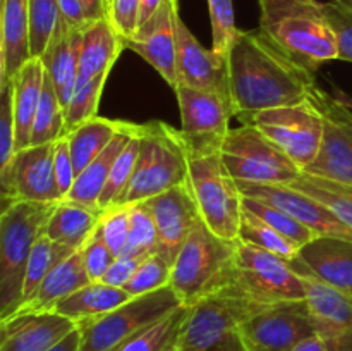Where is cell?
<instances>
[{"mask_svg":"<svg viewBox=\"0 0 352 351\" xmlns=\"http://www.w3.org/2000/svg\"><path fill=\"white\" fill-rule=\"evenodd\" d=\"M227 62L234 116L301 103L316 86L315 72L282 54L260 30L239 31Z\"/></svg>","mask_w":352,"mask_h":351,"instance_id":"cell-1","label":"cell"},{"mask_svg":"<svg viewBox=\"0 0 352 351\" xmlns=\"http://www.w3.org/2000/svg\"><path fill=\"white\" fill-rule=\"evenodd\" d=\"M260 28L272 45L301 67L315 72L339 58L333 31L318 0H258Z\"/></svg>","mask_w":352,"mask_h":351,"instance_id":"cell-2","label":"cell"},{"mask_svg":"<svg viewBox=\"0 0 352 351\" xmlns=\"http://www.w3.org/2000/svg\"><path fill=\"white\" fill-rule=\"evenodd\" d=\"M222 140V136H186L188 184L203 222L223 240L236 241L243 217V193L220 153Z\"/></svg>","mask_w":352,"mask_h":351,"instance_id":"cell-3","label":"cell"},{"mask_svg":"<svg viewBox=\"0 0 352 351\" xmlns=\"http://www.w3.org/2000/svg\"><path fill=\"white\" fill-rule=\"evenodd\" d=\"M58 202H19L2 196L0 215V320L12 315L23 299L24 274L34 243L45 233Z\"/></svg>","mask_w":352,"mask_h":351,"instance_id":"cell-4","label":"cell"},{"mask_svg":"<svg viewBox=\"0 0 352 351\" xmlns=\"http://www.w3.org/2000/svg\"><path fill=\"white\" fill-rule=\"evenodd\" d=\"M234 282L220 286L192 306L175 339L177 351H246L239 336L244 319L260 310Z\"/></svg>","mask_w":352,"mask_h":351,"instance_id":"cell-5","label":"cell"},{"mask_svg":"<svg viewBox=\"0 0 352 351\" xmlns=\"http://www.w3.org/2000/svg\"><path fill=\"white\" fill-rule=\"evenodd\" d=\"M188 141L181 129L160 123L141 124L136 167L119 206L146 202L188 182Z\"/></svg>","mask_w":352,"mask_h":351,"instance_id":"cell-6","label":"cell"},{"mask_svg":"<svg viewBox=\"0 0 352 351\" xmlns=\"http://www.w3.org/2000/svg\"><path fill=\"white\" fill-rule=\"evenodd\" d=\"M234 253L236 241L220 237L199 217L172 264L170 288L182 305L192 306L230 282Z\"/></svg>","mask_w":352,"mask_h":351,"instance_id":"cell-7","label":"cell"},{"mask_svg":"<svg viewBox=\"0 0 352 351\" xmlns=\"http://www.w3.org/2000/svg\"><path fill=\"white\" fill-rule=\"evenodd\" d=\"M181 306L184 305L170 286L134 296L113 312L79 323V351H116L134 334L148 329Z\"/></svg>","mask_w":352,"mask_h":351,"instance_id":"cell-8","label":"cell"},{"mask_svg":"<svg viewBox=\"0 0 352 351\" xmlns=\"http://www.w3.org/2000/svg\"><path fill=\"white\" fill-rule=\"evenodd\" d=\"M230 282L260 305L306 299V282L291 262L241 240H236Z\"/></svg>","mask_w":352,"mask_h":351,"instance_id":"cell-9","label":"cell"},{"mask_svg":"<svg viewBox=\"0 0 352 351\" xmlns=\"http://www.w3.org/2000/svg\"><path fill=\"white\" fill-rule=\"evenodd\" d=\"M220 153L236 181L289 184L302 174L292 158L251 124L227 131Z\"/></svg>","mask_w":352,"mask_h":351,"instance_id":"cell-10","label":"cell"},{"mask_svg":"<svg viewBox=\"0 0 352 351\" xmlns=\"http://www.w3.org/2000/svg\"><path fill=\"white\" fill-rule=\"evenodd\" d=\"M243 124H251L277 145L305 171L322 150L323 117L311 100L277 109L241 114Z\"/></svg>","mask_w":352,"mask_h":351,"instance_id":"cell-11","label":"cell"},{"mask_svg":"<svg viewBox=\"0 0 352 351\" xmlns=\"http://www.w3.org/2000/svg\"><path fill=\"white\" fill-rule=\"evenodd\" d=\"M246 351H294L298 344L316 336L306 299L261 306L239 326Z\"/></svg>","mask_w":352,"mask_h":351,"instance_id":"cell-12","label":"cell"},{"mask_svg":"<svg viewBox=\"0 0 352 351\" xmlns=\"http://www.w3.org/2000/svg\"><path fill=\"white\" fill-rule=\"evenodd\" d=\"M309 100L323 117V143L318 157L302 172L352 186V112L318 85Z\"/></svg>","mask_w":352,"mask_h":351,"instance_id":"cell-13","label":"cell"},{"mask_svg":"<svg viewBox=\"0 0 352 351\" xmlns=\"http://www.w3.org/2000/svg\"><path fill=\"white\" fill-rule=\"evenodd\" d=\"M54 155L55 141L30 145L17 150L9 167L0 172L2 196L19 202H60L62 195L55 179Z\"/></svg>","mask_w":352,"mask_h":351,"instance_id":"cell-14","label":"cell"},{"mask_svg":"<svg viewBox=\"0 0 352 351\" xmlns=\"http://www.w3.org/2000/svg\"><path fill=\"white\" fill-rule=\"evenodd\" d=\"M237 184L243 196L278 206L313 231L316 236L342 237L352 241V229L349 226H346L329 206L299 189L287 184H260L243 181H237Z\"/></svg>","mask_w":352,"mask_h":351,"instance_id":"cell-15","label":"cell"},{"mask_svg":"<svg viewBox=\"0 0 352 351\" xmlns=\"http://www.w3.org/2000/svg\"><path fill=\"white\" fill-rule=\"evenodd\" d=\"M177 16L179 0H164L160 9L126 40V48L141 55L174 89L177 88Z\"/></svg>","mask_w":352,"mask_h":351,"instance_id":"cell-16","label":"cell"},{"mask_svg":"<svg viewBox=\"0 0 352 351\" xmlns=\"http://www.w3.org/2000/svg\"><path fill=\"white\" fill-rule=\"evenodd\" d=\"M175 28H177V86L184 85L205 92H215L230 100L229 62L226 55L203 47L186 26L181 14L175 21Z\"/></svg>","mask_w":352,"mask_h":351,"instance_id":"cell-17","label":"cell"},{"mask_svg":"<svg viewBox=\"0 0 352 351\" xmlns=\"http://www.w3.org/2000/svg\"><path fill=\"white\" fill-rule=\"evenodd\" d=\"M143 203L150 209L155 226H157V253L174 264L182 244L186 243L192 227L199 219V210L191 188L186 182V184L175 186V188L160 193Z\"/></svg>","mask_w":352,"mask_h":351,"instance_id":"cell-18","label":"cell"},{"mask_svg":"<svg viewBox=\"0 0 352 351\" xmlns=\"http://www.w3.org/2000/svg\"><path fill=\"white\" fill-rule=\"evenodd\" d=\"M78 327L55 310L16 312L0 320V351H50Z\"/></svg>","mask_w":352,"mask_h":351,"instance_id":"cell-19","label":"cell"},{"mask_svg":"<svg viewBox=\"0 0 352 351\" xmlns=\"http://www.w3.org/2000/svg\"><path fill=\"white\" fill-rule=\"evenodd\" d=\"M301 277L316 334L332 351H352V296L308 275Z\"/></svg>","mask_w":352,"mask_h":351,"instance_id":"cell-20","label":"cell"},{"mask_svg":"<svg viewBox=\"0 0 352 351\" xmlns=\"http://www.w3.org/2000/svg\"><path fill=\"white\" fill-rule=\"evenodd\" d=\"M291 265L299 275H308L352 296V241L316 236L299 248Z\"/></svg>","mask_w":352,"mask_h":351,"instance_id":"cell-21","label":"cell"},{"mask_svg":"<svg viewBox=\"0 0 352 351\" xmlns=\"http://www.w3.org/2000/svg\"><path fill=\"white\" fill-rule=\"evenodd\" d=\"M181 109L182 127L186 136H226L234 109L229 98L215 92H205L179 85L174 89Z\"/></svg>","mask_w":352,"mask_h":351,"instance_id":"cell-22","label":"cell"},{"mask_svg":"<svg viewBox=\"0 0 352 351\" xmlns=\"http://www.w3.org/2000/svg\"><path fill=\"white\" fill-rule=\"evenodd\" d=\"M124 48L126 41L116 30L110 17H102L86 24L81 31L79 76L76 89L98 76L110 74Z\"/></svg>","mask_w":352,"mask_h":351,"instance_id":"cell-23","label":"cell"},{"mask_svg":"<svg viewBox=\"0 0 352 351\" xmlns=\"http://www.w3.org/2000/svg\"><path fill=\"white\" fill-rule=\"evenodd\" d=\"M30 58V0H2L0 85L9 83Z\"/></svg>","mask_w":352,"mask_h":351,"instance_id":"cell-24","label":"cell"},{"mask_svg":"<svg viewBox=\"0 0 352 351\" xmlns=\"http://www.w3.org/2000/svg\"><path fill=\"white\" fill-rule=\"evenodd\" d=\"M81 31L82 30H72L62 21L47 52L41 57L47 76L54 83L55 92H57L64 109L71 102L76 86H78Z\"/></svg>","mask_w":352,"mask_h":351,"instance_id":"cell-25","label":"cell"},{"mask_svg":"<svg viewBox=\"0 0 352 351\" xmlns=\"http://www.w3.org/2000/svg\"><path fill=\"white\" fill-rule=\"evenodd\" d=\"M138 124L126 123L122 120V126L117 131V134L113 136V140L110 141L109 147L81 172L76 178L74 186L69 191V195L65 196V200H72V202H78L81 205L91 206V209H100L98 202L100 196H102L103 189H105L107 181H109V176L112 172L113 164H116L117 157L120 155V151L126 148V145L129 143V140L133 138V134L136 133Z\"/></svg>","mask_w":352,"mask_h":351,"instance_id":"cell-26","label":"cell"},{"mask_svg":"<svg viewBox=\"0 0 352 351\" xmlns=\"http://www.w3.org/2000/svg\"><path fill=\"white\" fill-rule=\"evenodd\" d=\"M14 117H16V151L28 148L33 136L34 117L40 107L45 85V65L41 58H30L12 78Z\"/></svg>","mask_w":352,"mask_h":351,"instance_id":"cell-27","label":"cell"},{"mask_svg":"<svg viewBox=\"0 0 352 351\" xmlns=\"http://www.w3.org/2000/svg\"><path fill=\"white\" fill-rule=\"evenodd\" d=\"M89 282L91 279L86 272L81 250L74 251L52 268L36 292L17 312H50L58 301Z\"/></svg>","mask_w":352,"mask_h":351,"instance_id":"cell-28","label":"cell"},{"mask_svg":"<svg viewBox=\"0 0 352 351\" xmlns=\"http://www.w3.org/2000/svg\"><path fill=\"white\" fill-rule=\"evenodd\" d=\"M103 212L105 210L91 209V206L64 198L57 203L52 212L43 234L50 237L54 243L78 251L98 229Z\"/></svg>","mask_w":352,"mask_h":351,"instance_id":"cell-29","label":"cell"},{"mask_svg":"<svg viewBox=\"0 0 352 351\" xmlns=\"http://www.w3.org/2000/svg\"><path fill=\"white\" fill-rule=\"evenodd\" d=\"M131 298L133 296L124 291L122 288H113L102 281H91L89 284L82 286L81 289L58 301L54 310L60 315L74 320L76 323H82L113 312L124 303L129 301Z\"/></svg>","mask_w":352,"mask_h":351,"instance_id":"cell-30","label":"cell"},{"mask_svg":"<svg viewBox=\"0 0 352 351\" xmlns=\"http://www.w3.org/2000/svg\"><path fill=\"white\" fill-rule=\"evenodd\" d=\"M122 126V120L105 119V117H93L91 120L82 126L76 127L67 136L69 148H71L72 164L76 174H81L103 150L110 145L117 131Z\"/></svg>","mask_w":352,"mask_h":351,"instance_id":"cell-31","label":"cell"},{"mask_svg":"<svg viewBox=\"0 0 352 351\" xmlns=\"http://www.w3.org/2000/svg\"><path fill=\"white\" fill-rule=\"evenodd\" d=\"M287 186L322 202L352 229V186L306 174V172H302L298 179L289 182Z\"/></svg>","mask_w":352,"mask_h":351,"instance_id":"cell-32","label":"cell"},{"mask_svg":"<svg viewBox=\"0 0 352 351\" xmlns=\"http://www.w3.org/2000/svg\"><path fill=\"white\" fill-rule=\"evenodd\" d=\"M72 253H74V250H71V248L67 246H62V244L54 243V241H52L48 236H45V234H41V236L38 237V241L34 243L33 251H31L30 260H28L26 274H24L23 299H21V306H23L28 299H31V296L36 292V289L40 288V284L45 281V277L50 274L52 268H54L57 264H60L64 258H67L69 255Z\"/></svg>","mask_w":352,"mask_h":351,"instance_id":"cell-33","label":"cell"},{"mask_svg":"<svg viewBox=\"0 0 352 351\" xmlns=\"http://www.w3.org/2000/svg\"><path fill=\"white\" fill-rule=\"evenodd\" d=\"M65 136V110L55 92L54 83L45 71V85L41 92L40 107L34 117L31 145L54 143L58 138Z\"/></svg>","mask_w":352,"mask_h":351,"instance_id":"cell-34","label":"cell"},{"mask_svg":"<svg viewBox=\"0 0 352 351\" xmlns=\"http://www.w3.org/2000/svg\"><path fill=\"white\" fill-rule=\"evenodd\" d=\"M237 240L244 241L253 246L263 248V250L272 251V253L278 255V257L285 258V260L292 262L298 257L299 246L282 236L280 233L268 226L265 220H261L256 213L251 210L244 209L243 206V217H241V226H239V237Z\"/></svg>","mask_w":352,"mask_h":351,"instance_id":"cell-35","label":"cell"},{"mask_svg":"<svg viewBox=\"0 0 352 351\" xmlns=\"http://www.w3.org/2000/svg\"><path fill=\"white\" fill-rule=\"evenodd\" d=\"M140 147H141V124H138L136 133L133 134V138L129 140V143L126 145L120 155L117 157L116 164H113L112 172L109 176V181H107L105 189H103L102 196H100V209L109 210L112 206H119L122 202L124 195L127 191V186H129L131 179H133L134 167H136L138 155H140Z\"/></svg>","mask_w":352,"mask_h":351,"instance_id":"cell-36","label":"cell"},{"mask_svg":"<svg viewBox=\"0 0 352 351\" xmlns=\"http://www.w3.org/2000/svg\"><path fill=\"white\" fill-rule=\"evenodd\" d=\"M188 313L189 306H181L148 329L134 334L126 343L120 344L116 351H164L165 348L175 343Z\"/></svg>","mask_w":352,"mask_h":351,"instance_id":"cell-37","label":"cell"},{"mask_svg":"<svg viewBox=\"0 0 352 351\" xmlns=\"http://www.w3.org/2000/svg\"><path fill=\"white\" fill-rule=\"evenodd\" d=\"M62 23L57 0H30L31 58H41Z\"/></svg>","mask_w":352,"mask_h":351,"instance_id":"cell-38","label":"cell"},{"mask_svg":"<svg viewBox=\"0 0 352 351\" xmlns=\"http://www.w3.org/2000/svg\"><path fill=\"white\" fill-rule=\"evenodd\" d=\"M129 236H127V244L126 248H124L122 255L144 260V258H148L150 255L157 253L158 250L157 226H155V220L150 209H148L143 202L129 205Z\"/></svg>","mask_w":352,"mask_h":351,"instance_id":"cell-39","label":"cell"},{"mask_svg":"<svg viewBox=\"0 0 352 351\" xmlns=\"http://www.w3.org/2000/svg\"><path fill=\"white\" fill-rule=\"evenodd\" d=\"M243 206L251 210L253 213H256L261 220H265L268 226L274 227L277 233H280L282 236L291 240L299 248L305 246V244H308L309 241L316 237V234L313 231H309L308 227L302 226L301 222H298L294 217L289 215L287 212H284L278 206L270 205L267 202H261V200L248 198V196H243Z\"/></svg>","mask_w":352,"mask_h":351,"instance_id":"cell-40","label":"cell"},{"mask_svg":"<svg viewBox=\"0 0 352 351\" xmlns=\"http://www.w3.org/2000/svg\"><path fill=\"white\" fill-rule=\"evenodd\" d=\"M110 74H102L98 78L91 79L86 85L79 86L72 95L71 102L65 105V134L74 131L76 127L82 126L85 123L91 120L98 116L100 98L105 88V83Z\"/></svg>","mask_w":352,"mask_h":351,"instance_id":"cell-41","label":"cell"},{"mask_svg":"<svg viewBox=\"0 0 352 351\" xmlns=\"http://www.w3.org/2000/svg\"><path fill=\"white\" fill-rule=\"evenodd\" d=\"M170 262L165 260L160 253H153L141 262L131 281L124 286V291L129 292L133 298L158 291V289L170 286Z\"/></svg>","mask_w":352,"mask_h":351,"instance_id":"cell-42","label":"cell"},{"mask_svg":"<svg viewBox=\"0 0 352 351\" xmlns=\"http://www.w3.org/2000/svg\"><path fill=\"white\" fill-rule=\"evenodd\" d=\"M210 19H212V50L229 55L239 28L236 26L232 0H208Z\"/></svg>","mask_w":352,"mask_h":351,"instance_id":"cell-43","label":"cell"},{"mask_svg":"<svg viewBox=\"0 0 352 351\" xmlns=\"http://www.w3.org/2000/svg\"><path fill=\"white\" fill-rule=\"evenodd\" d=\"M322 7L336 36L339 61L352 62V0H329Z\"/></svg>","mask_w":352,"mask_h":351,"instance_id":"cell-44","label":"cell"},{"mask_svg":"<svg viewBox=\"0 0 352 351\" xmlns=\"http://www.w3.org/2000/svg\"><path fill=\"white\" fill-rule=\"evenodd\" d=\"M16 153V117H14L12 79L0 85V172L9 167Z\"/></svg>","mask_w":352,"mask_h":351,"instance_id":"cell-45","label":"cell"},{"mask_svg":"<svg viewBox=\"0 0 352 351\" xmlns=\"http://www.w3.org/2000/svg\"><path fill=\"white\" fill-rule=\"evenodd\" d=\"M131 226V210L129 205L112 206V209L103 212L102 220H100V229H102L103 240L109 244L110 250L116 257L124 253V248L127 244V236H129Z\"/></svg>","mask_w":352,"mask_h":351,"instance_id":"cell-46","label":"cell"},{"mask_svg":"<svg viewBox=\"0 0 352 351\" xmlns=\"http://www.w3.org/2000/svg\"><path fill=\"white\" fill-rule=\"evenodd\" d=\"M81 253L86 272H88L91 281H102L103 275L107 274L110 265H112L113 260L117 258L116 255H113V251L109 248V244L105 243V240H103L100 226L98 229L91 234V237L82 244Z\"/></svg>","mask_w":352,"mask_h":351,"instance_id":"cell-47","label":"cell"},{"mask_svg":"<svg viewBox=\"0 0 352 351\" xmlns=\"http://www.w3.org/2000/svg\"><path fill=\"white\" fill-rule=\"evenodd\" d=\"M54 171L55 179H57L58 191H60L62 200L69 195V191L74 186L76 178V169L72 164L71 157V148H69L67 136H62L55 141V155H54Z\"/></svg>","mask_w":352,"mask_h":351,"instance_id":"cell-48","label":"cell"},{"mask_svg":"<svg viewBox=\"0 0 352 351\" xmlns=\"http://www.w3.org/2000/svg\"><path fill=\"white\" fill-rule=\"evenodd\" d=\"M140 9L141 0H113L110 7L109 17L116 30L122 34L124 41L138 30Z\"/></svg>","mask_w":352,"mask_h":351,"instance_id":"cell-49","label":"cell"},{"mask_svg":"<svg viewBox=\"0 0 352 351\" xmlns=\"http://www.w3.org/2000/svg\"><path fill=\"white\" fill-rule=\"evenodd\" d=\"M143 260L133 257H126V255H120L113 260V264L110 265V268L107 270V274L103 275L102 282L105 284L113 286V288H122L131 281V277L134 275L136 268L140 267V264Z\"/></svg>","mask_w":352,"mask_h":351,"instance_id":"cell-50","label":"cell"},{"mask_svg":"<svg viewBox=\"0 0 352 351\" xmlns=\"http://www.w3.org/2000/svg\"><path fill=\"white\" fill-rule=\"evenodd\" d=\"M58 9H60L62 21L72 30H82L91 21L86 16L85 6L81 0H57Z\"/></svg>","mask_w":352,"mask_h":351,"instance_id":"cell-51","label":"cell"},{"mask_svg":"<svg viewBox=\"0 0 352 351\" xmlns=\"http://www.w3.org/2000/svg\"><path fill=\"white\" fill-rule=\"evenodd\" d=\"M85 6L86 16L89 21L102 19V17H109V7H107V0H81Z\"/></svg>","mask_w":352,"mask_h":351,"instance_id":"cell-52","label":"cell"},{"mask_svg":"<svg viewBox=\"0 0 352 351\" xmlns=\"http://www.w3.org/2000/svg\"><path fill=\"white\" fill-rule=\"evenodd\" d=\"M79 344H81V329L78 327L65 339H62L57 346L52 348L50 351H79Z\"/></svg>","mask_w":352,"mask_h":351,"instance_id":"cell-53","label":"cell"},{"mask_svg":"<svg viewBox=\"0 0 352 351\" xmlns=\"http://www.w3.org/2000/svg\"><path fill=\"white\" fill-rule=\"evenodd\" d=\"M294 351H332L329 348V344L322 339V337L316 334V336L308 337V339L302 341L301 344L294 348Z\"/></svg>","mask_w":352,"mask_h":351,"instance_id":"cell-54","label":"cell"},{"mask_svg":"<svg viewBox=\"0 0 352 351\" xmlns=\"http://www.w3.org/2000/svg\"><path fill=\"white\" fill-rule=\"evenodd\" d=\"M164 3V0H141V9H140V21H138V28L141 24L146 23L158 9Z\"/></svg>","mask_w":352,"mask_h":351,"instance_id":"cell-55","label":"cell"},{"mask_svg":"<svg viewBox=\"0 0 352 351\" xmlns=\"http://www.w3.org/2000/svg\"><path fill=\"white\" fill-rule=\"evenodd\" d=\"M164 351H177V346H175V343H172L170 346H167V348H165Z\"/></svg>","mask_w":352,"mask_h":351,"instance_id":"cell-56","label":"cell"},{"mask_svg":"<svg viewBox=\"0 0 352 351\" xmlns=\"http://www.w3.org/2000/svg\"><path fill=\"white\" fill-rule=\"evenodd\" d=\"M113 0H107V7H109V14H110V7H112Z\"/></svg>","mask_w":352,"mask_h":351,"instance_id":"cell-57","label":"cell"}]
</instances>
